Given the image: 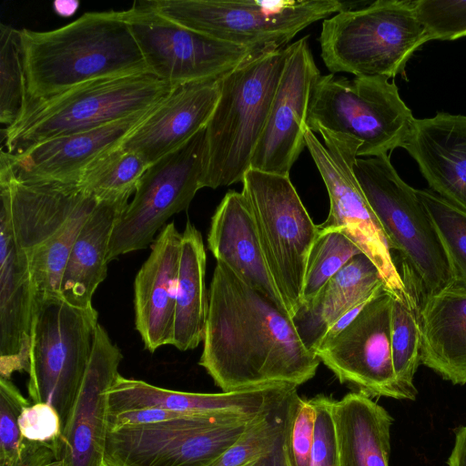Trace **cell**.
I'll return each instance as SVG.
<instances>
[{"label":"cell","instance_id":"obj_29","mask_svg":"<svg viewBox=\"0 0 466 466\" xmlns=\"http://www.w3.org/2000/svg\"><path fill=\"white\" fill-rule=\"evenodd\" d=\"M332 416L339 466H389L393 419L360 391L334 400Z\"/></svg>","mask_w":466,"mask_h":466},{"label":"cell","instance_id":"obj_43","mask_svg":"<svg viewBox=\"0 0 466 466\" xmlns=\"http://www.w3.org/2000/svg\"><path fill=\"white\" fill-rule=\"evenodd\" d=\"M79 3L77 1H56L54 8L56 14L61 16H70L78 8Z\"/></svg>","mask_w":466,"mask_h":466},{"label":"cell","instance_id":"obj_5","mask_svg":"<svg viewBox=\"0 0 466 466\" xmlns=\"http://www.w3.org/2000/svg\"><path fill=\"white\" fill-rule=\"evenodd\" d=\"M174 88L145 73L97 79L29 101L23 116L2 130L3 150L19 154L46 140L127 117L151 108Z\"/></svg>","mask_w":466,"mask_h":466},{"label":"cell","instance_id":"obj_28","mask_svg":"<svg viewBox=\"0 0 466 466\" xmlns=\"http://www.w3.org/2000/svg\"><path fill=\"white\" fill-rule=\"evenodd\" d=\"M384 289L373 262L364 254L354 257L292 318L305 346L315 353L326 330L336 319Z\"/></svg>","mask_w":466,"mask_h":466},{"label":"cell","instance_id":"obj_10","mask_svg":"<svg viewBox=\"0 0 466 466\" xmlns=\"http://www.w3.org/2000/svg\"><path fill=\"white\" fill-rule=\"evenodd\" d=\"M97 317L94 307H74L59 295L34 298L28 393L33 403L57 410L63 431L90 360Z\"/></svg>","mask_w":466,"mask_h":466},{"label":"cell","instance_id":"obj_41","mask_svg":"<svg viewBox=\"0 0 466 466\" xmlns=\"http://www.w3.org/2000/svg\"><path fill=\"white\" fill-rule=\"evenodd\" d=\"M315 411L311 466H339V448L332 416L333 399L323 394L311 398Z\"/></svg>","mask_w":466,"mask_h":466},{"label":"cell","instance_id":"obj_21","mask_svg":"<svg viewBox=\"0 0 466 466\" xmlns=\"http://www.w3.org/2000/svg\"><path fill=\"white\" fill-rule=\"evenodd\" d=\"M289 384L221 393L167 390L120 374L107 391V414L138 409H161L183 415L257 416L285 395Z\"/></svg>","mask_w":466,"mask_h":466},{"label":"cell","instance_id":"obj_26","mask_svg":"<svg viewBox=\"0 0 466 466\" xmlns=\"http://www.w3.org/2000/svg\"><path fill=\"white\" fill-rule=\"evenodd\" d=\"M420 363L466 384V287L453 283L419 302Z\"/></svg>","mask_w":466,"mask_h":466},{"label":"cell","instance_id":"obj_4","mask_svg":"<svg viewBox=\"0 0 466 466\" xmlns=\"http://www.w3.org/2000/svg\"><path fill=\"white\" fill-rule=\"evenodd\" d=\"M8 191L14 237L24 252L35 295H59L70 251L99 199L76 184L29 183L15 178L0 160Z\"/></svg>","mask_w":466,"mask_h":466},{"label":"cell","instance_id":"obj_32","mask_svg":"<svg viewBox=\"0 0 466 466\" xmlns=\"http://www.w3.org/2000/svg\"><path fill=\"white\" fill-rule=\"evenodd\" d=\"M149 166L119 145L88 165L76 185L99 200L129 198Z\"/></svg>","mask_w":466,"mask_h":466},{"label":"cell","instance_id":"obj_2","mask_svg":"<svg viewBox=\"0 0 466 466\" xmlns=\"http://www.w3.org/2000/svg\"><path fill=\"white\" fill-rule=\"evenodd\" d=\"M20 35L28 102L97 79L149 73L124 11L87 12L62 27Z\"/></svg>","mask_w":466,"mask_h":466},{"label":"cell","instance_id":"obj_6","mask_svg":"<svg viewBox=\"0 0 466 466\" xmlns=\"http://www.w3.org/2000/svg\"><path fill=\"white\" fill-rule=\"evenodd\" d=\"M320 56L331 73L390 79L430 41L413 1L378 0L343 10L325 20L319 37Z\"/></svg>","mask_w":466,"mask_h":466},{"label":"cell","instance_id":"obj_38","mask_svg":"<svg viewBox=\"0 0 466 466\" xmlns=\"http://www.w3.org/2000/svg\"><path fill=\"white\" fill-rule=\"evenodd\" d=\"M31 402L10 379H0V466H19L23 439L18 417Z\"/></svg>","mask_w":466,"mask_h":466},{"label":"cell","instance_id":"obj_22","mask_svg":"<svg viewBox=\"0 0 466 466\" xmlns=\"http://www.w3.org/2000/svg\"><path fill=\"white\" fill-rule=\"evenodd\" d=\"M219 79L175 87L120 146L148 165L181 147L206 128L219 97Z\"/></svg>","mask_w":466,"mask_h":466},{"label":"cell","instance_id":"obj_24","mask_svg":"<svg viewBox=\"0 0 466 466\" xmlns=\"http://www.w3.org/2000/svg\"><path fill=\"white\" fill-rule=\"evenodd\" d=\"M208 243L217 261L287 311L268 269L251 208L241 192L229 190L220 201L211 218Z\"/></svg>","mask_w":466,"mask_h":466},{"label":"cell","instance_id":"obj_8","mask_svg":"<svg viewBox=\"0 0 466 466\" xmlns=\"http://www.w3.org/2000/svg\"><path fill=\"white\" fill-rule=\"evenodd\" d=\"M353 172L379 219L390 249L429 297L452 285L454 278L436 229L416 189L399 176L389 155L357 157Z\"/></svg>","mask_w":466,"mask_h":466},{"label":"cell","instance_id":"obj_30","mask_svg":"<svg viewBox=\"0 0 466 466\" xmlns=\"http://www.w3.org/2000/svg\"><path fill=\"white\" fill-rule=\"evenodd\" d=\"M207 256L201 233L189 221L182 233L172 346L185 351L203 340L208 311Z\"/></svg>","mask_w":466,"mask_h":466},{"label":"cell","instance_id":"obj_13","mask_svg":"<svg viewBox=\"0 0 466 466\" xmlns=\"http://www.w3.org/2000/svg\"><path fill=\"white\" fill-rule=\"evenodd\" d=\"M257 416L191 415L114 428L106 436L103 461L107 466H209Z\"/></svg>","mask_w":466,"mask_h":466},{"label":"cell","instance_id":"obj_12","mask_svg":"<svg viewBox=\"0 0 466 466\" xmlns=\"http://www.w3.org/2000/svg\"><path fill=\"white\" fill-rule=\"evenodd\" d=\"M307 128L305 144L326 186L329 211L321 229H335L351 239L378 268L385 289L393 297L411 300L413 289L405 285L390 253L383 228L366 199L353 172L359 145L344 136Z\"/></svg>","mask_w":466,"mask_h":466},{"label":"cell","instance_id":"obj_33","mask_svg":"<svg viewBox=\"0 0 466 466\" xmlns=\"http://www.w3.org/2000/svg\"><path fill=\"white\" fill-rule=\"evenodd\" d=\"M420 326L418 297L403 300L393 297L390 322V348L397 381L415 400L414 375L420 363Z\"/></svg>","mask_w":466,"mask_h":466},{"label":"cell","instance_id":"obj_36","mask_svg":"<svg viewBox=\"0 0 466 466\" xmlns=\"http://www.w3.org/2000/svg\"><path fill=\"white\" fill-rule=\"evenodd\" d=\"M360 254V248L342 232L319 228L308 258L302 306L309 303L336 273Z\"/></svg>","mask_w":466,"mask_h":466},{"label":"cell","instance_id":"obj_42","mask_svg":"<svg viewBox=\"0 0 466 466\" xmlns=\"http://www.w3.org/2000/svg\"><path fill=\"white\" fill-rule=\"evenodd\" d=\"M454 445L447 460L448 466H466V425L454 431Z\"/></svg>","mask_w":466,"mask_h":466},{"label":"cell","instance_id":"obj_9","mask_svg":"<svg viewBox=\"0 0 466 466\" xmlns=\"http://www.w3.org/2000/svg\"><path fill=\"white\" fill-rule=\"evenodd\" d=\"M143 2L180 25L258 51L285 47L307 26L346 9L338 0Z\"/></svg>","mask_w":466,"mask_h":466},{"label":"cell","instance_id":"obj_40","mask_svg":"<svg viewBox=\"0 0 466 466\" xmlns=\"http://www.w3.org/2000/svg\"><path fill=\"white\" fill-rule=\"evenodd\" d=\"M18 426L25 441L65 446L59 413L47 403L35 402L26 406L18 417Z\"/></svg>","mask_w":466,"mask_h":466},{"label":"cell","instance_id":"obj_31","mask_svg":"<svg viewBox=\"0 0 466 466\" xmlns=\"http://www.w3.org/2000/svg\"><path fill=\"white\" fill-rule=\"evenodd\" d=\"M299 396L295 387L279 398L258 415L242 436L209 466H254L269 458L282 442Z\"/></svg>","mask_w":466,"mask_h":466},{"label":"cell","instance_id":"obj_46","mask_svg":"<svg viewBox=\"0 0 466 466\" xmlns=\"http://www.w3.org/2000/svg\"><path fill=\"white\" fill-rule=\"evenodd\" d=\"M66 466H69V465L66 463Z\"/></svg>","mask_w":466,"mask_h":466},{"label":"cell","instance_id":"obj_17","mask_svg":"<svg viewBox=\"0 0 466 466\" xmlns=\"http://www.w3.org/2000/svg\"><path fill=\"white\" fill-rule=\"evenodd\" d=\"M287 48L282 73L250 167L282 176L289 175L306 147L310 94L320 76L309 47V35Z\"/></svg>","mask_w":466,"mask_h":466},{"label":"cell","instance_id":"obj_27","mask_svg":"<svg viewBox=\"0 0 466 466\" xmlns=\"http://www.w3.org/2000/svg\"><path fill=\"white\" fill-rule=\"evenodd\" d=\"M128 198L99 200L70 251L60 284V296L68 304L92 308V298L107 275L113 229Z\"/></svg>","mask_w":466,"mask_h":466},{"label":"cell","instance_id":"obj_34","mask_svg":"<svg viewBox=\"0 0 466 466\" xmlns=\"http://www.w3.org/2000/svg\"><path fill=\"white\" fill-rule=\"evenodd\" d=\"M28 94L20 30L0 24V122L5 127L25 113Z\"/></svg>","mask_w":466,"mask_h":466},{"label":"cell","instance_id":"obj_11","mask_svg":"<svg viewBox=\"0 0 466 466\" xmlns=\"http://www.w3.org/2000/svg\"><path fill=\"white\" fill-rule=\"evenodd\" d=\"M242 191L251 208L265 258L291 318L302 306L304 277L315 225L289 176L250 168Z\"/></svg>","mask_w":466,"mask_h":466},{"label":"cell","instance_id":"obj_39","mask_svg":"<svg viewBox=\"0 0 466 466\" xmlns=\"http://www.w3.org/2000/svg\"><path fill=\"white\" fill-rule=\"evenodd\" d=\"M316 411L311 399L299 396L289 419L284 450L288 466H311Z\"/></svg>","mask_w":466,"mask_h":466},{"label":"cell","instance_id":"obj_35","mask_svg":"<svg viewBox=\"0 0 466 466\" xmlns=\"http://www.w3.org/2000/svg\"><path fill=\"white\" fill-rule=\"evenodd\" d=\"M436 229L454 283L466 287V210L433 191L416 189Z\"/></svg>","mask_w":466,"mask_h":466},{"label":"cell","instance_id":"obj_44","mask_svg":"<svg viewBox=\"0 0 466 466\" xmlns=\"http://www.w3.org/2000/svg\"><path fill=\"white\" fill-rule=\"evenodd\" d=\"M66 463L65 460H56L51 462H48V463H46L43 465H38V466H66Z\"/></svg>","mask_w":466,"mask_h":466},{"label":"cell","instance_id":"obj_45","mask_svg":"<svg viewBox=\"0 0 466 466\" xmlns=\"http://www.w3.org/2000/svg\"><path fill=\"white\" fill-rule=\"evenodd\" d=\"M101 466H107V465L106 463H104V461H103V464Z\"/></svg>","mask_w":466,"mask_h":466},{"label":"cell","instance_id":"obj_37","mask_svg":"<svg viewBox=\"0 0 466 466\" xmlns=\"http://www.w3.org/2000/svg\"><path fill=\"white\" fill-rule=\"evenodd\" d=\"M413 5L430 40L466 36V0H418Z\"/></svg>","mask_w":466,"mask_h":466},{"label":"cell","instance_id":"obj_15","mask_svg":"<svg viewBox=\"0 0 466 466\" xmlns=\"http://www.w3.org/2000/svg\"><path fill=\"white\" fill-rule=\"evenodd\" d=\"M204 153L205 128L148 167L115 225L108 261L146 248L170 217L188 208L202 188Z\"/></svg>","mask_w":466,"mask_h":466},{"label":"cell","instance_id":"obj_25","mask_svg":"<svg viewBox=\"0 0 466 466\" xmlns=\"http://www.w3.org/2000/svg\"><path fill=\"white\" fill-rule=\"evenodd\" d=\"M440 197L466 210V116L416 119L403 147Z\"/></svg>","mask_w":466,"mask_h":466},{"label":"cell","instance_id":"obj_7","mask_svg":"<svg viewBox=\"0 0 466 466\" xmlns=\"http://www.w3.org/2000/svg\"><path fill=\"white\" fill-rule=\"evenodd\" d=\"M415 118L394 82L381 77L349 79L320 75L309 98L307 127L353 139L358 157L388 155L403 147Z\"/></svg>","mask_w":466,"mask_h":466},{"label":"cell","instance_id":"obj_3","mask_svg":"<svg viewBox=\"0 0 466 466\" xmlns=\"http://www.w3.org/2000/svg\"><path fill=\"white\" fill-rule=\"evenodd\" d=\"M287 46L258 53L220 77L219 97L205 128L202 188L242 182L250 169Z\"/></svg>","mask_w":466,"mask_h":466},{"label":"cell","instance_id":"obj_14","mask_svg":"<svg viewBox=\"0 0 466 466\" xmlns=\"http://www.w3.org/2000/svg\"><path fill=\"white\" fill-rule=\"evenodd\" d=\"M126 21L150 74L173 86L218 79L263 51L180 25L136 1Z\"/></svg>","mask_w":466,"mask_h":466},{"label":"cell","instance_id":"obj_20","mask_svg":"<svg viewBox=\"0 0 466 466\" xmlns=\"http://www.w3.org/2000/svg\"><path fill=\"white\" fill-rule=\"evenodd\" d=\"M123 355L99 323L82 384L63 436L69 466H101L107 433V391Z\"/></svg>","mask_w":466,"mask_h":466},{"label":"cell","instance_id":"obj_16","mask_svg":"<svg viewBox=\"0 0 466 466\" xmlns=\"http://www.w3.org/2000/svg\"><path fill=\"white\" fill-rule=\"evenodd\" d=\"M393 295L386 289L372 298L356 319L315 354L341 383L370 397L409 400L392 364L390 322Z\"/></svg>","mask_w":466,"mask_h":466},{"label":"cell","instance_id":"obj_1","mask_svg":"<svg viewBox=\"0 0 466 466\" xmlns=\"http://www.w3.org/2000/svg\"><path fill=\"white\" fill-rule=\"evenodd\" d=\"M319 362L286 310L217 261L199 365L222 391L298 387L315 376Z\"/></svg>","mask_w":466,"mask_h":466},{"label":"cell","instance_id":"obj_23","mask_svg":"<svg viewBox=\"0 0 466 466\" xmlns=\"http://www.w3.org/2000/svg\"><path fill=\"white\" fill-rule=\"evenodd\" d=\"M181 242L175 224L165 225L135 278V326L150 352L172 345Z\"/></svg>","mask_w":466,"mask_h":466},{"label":"cell","instance_id":"obj_18","mask_svg":"<svg viewBox=\"0 0 466 466\" xmlns=\"http://www.w3.org/2000/svg\"><path fill=\"white\" fill-rule=\"evenodd\" d=\"M154 106L90 130L46 140L19 154L2 149L0 160L23 182L76 184L83 170L121 145Z\"/></svg>","mask_w":466,"mask_h":466},{"label":"cell","instance_id":"obj_19","mask_svg":"<svg viewBox=\"0 0 466 466\" xmlns=\"http://www.w3.org/2000/svg\"><path fill=\"white\" fill-rule=\"evenodd\" d=\"M0 374L28 371L35 290L24 252L14 237L8 191L0 183Z\"/></svg>","mask_w":466,"mask_h":466}]
</instances>
